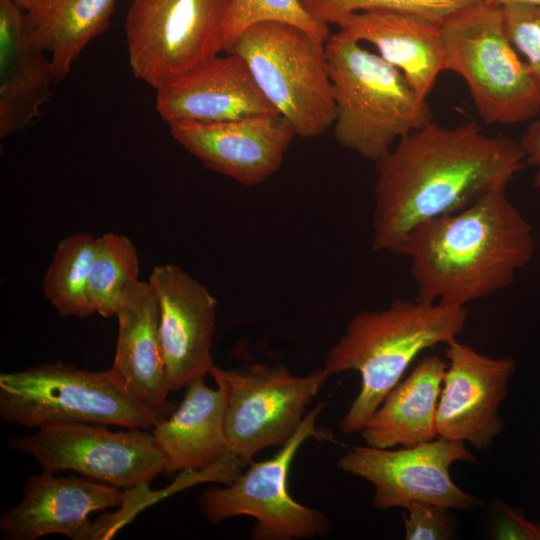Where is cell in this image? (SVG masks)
Here are the masks:
<instances>
[{
    "label": "cell",
    "mask_w": 540,
    "mask_h": 540,
    "mask_svg": "<svg viewBox=\"0 0 540 540\" xmlns=\"http://www.w3.org/2000/svg\"><path fill=\"white\" fill-rule=\"evenodd\" d=\"M377 165L372 248L397 254L417 225L507 188L524 167L517 141L475 122H430L403 136Z\"/></svg>",
    "instance_id": "cell-1"
},
{
    "label": "cell",
    "mask_w": 540,
    "mask_h": 540,
    "mask_svg": "<svg viewBox=\"0 0 540 540\" xmlns=\"http://www.w3.org/2000/svg\"><path fill=\"white\" fill-rule=\"evenodd\" d=\"M507 188L414 227L397 255L410 261L416 299L466 307L509 287L533 258V228Z\"/></svg>",
    "instance_id": "cell-2"
},
{
    "label": "cell",
    "mask_w": 540,
    "mask_h": 540,
    "mask_svg": "<svg viewBox=\"0 0 540 540\" xmlns=\"http://www.w3.org/2000/svg\"><path fill=\"white\" fill-rule=\"evenodd\" d=\"M467 319L466 307L417 299H396L382 310L356 313L323 366L329 376L350 370L361 376L360 391L339 424L341 433L361 432L417 356L457 338Z\"/></svg>",
    "instance_id": "cell-3"
},
{
    "label": "cell",
    "mask_w": 540,
    "mask_h": 540,
    "mask_svg": "<svg viewBox=\"0 0 540 540\" xmlns=\"http://www.w3.org/2000/svg\"><path fill=\"white\" fill-rule=\"evenodd\" d=\"M336 106L334 137L377 163L408 133L432 122L431 107L403 73L338 31L325 44Z\"/></svg>",
    "instance_id": "cell-4"
},
{
    "label": "cell",
    "mask_w": 540,
    "mask_h": 540,
    "mask_svg": "<svg viewBox=\"0 0 540 540\" xmlns=\"http://www.w3.org/2000/svg\"><path fill=\"white\" fill-rule=\"evenodd\" d=\"M170 413L134 397L112 369L90 371L46 363L0 375V418L39 428L92 423L151 429Z\"/></svg>",
    "instance_id": "cell-5"
},
{
    "label": "cell",
    "mask_w": 540,
    "mask_h": 540,
    "mask_svg": "<svg viewBox=\"0 0 540 540\" xmlns=\"http://www.w3.org/2000/svg\"><path fill=\"white\" fill-rule=\"evenodd\" d=\"M445 70L460 75L482 120L513 125L540 111V87L509 41L502 7L479 0L441 21Z\"/></svg>",
    "instance_id": "cell-6"
},
{
    "label": "cell",
    "mask_w": 540,
    "mask_h": 540,
    "mask_svg": "<svg viewBox=\"0 0 540 540\" xmlns=\"http://www.w3.org/2000/svg\"><path fill=\"white\" fill-rule=\"evenodd\" d=\"M325 44L295 25L263 21L248 27L228 52L244 59L261 92L296 136L313 138L336 117Z\"/></svg>",
    "instance_id": "cell-7"
},
{
    "label": "cell",
    "mask_w": 540,
    "mask_h": 540,
    "mask_svg": "<svg viewBox=\"0 0 540 540\" xmlns=\"http://www.w3.org/2000/svg\"><path fill=\"white\" fill-rule=\"evenodd\" d=\"M324 403L307 412L296 433L269 459L251 461L246 471L223 487L206 488L198 504L207 522L218 524L238 516L253 517L252 538L293 540L325 536L328 517L296 501L288 490L291 463L304 442L334 441V435L316 427Z\"/></svg>",
    "instance_id": "cell-8"
},
{
    "label": "cell",
    "mask_w": 540,
    "mask_h": 540,
    "mask_svg": "<svg viewBox=\"0 0 540 540\" xmlns=\"http://www.w3.org/2000/svg\"><path fill=\"white\" fill-rule=\"evenodd\" d=\"M231 0H133L124 31L134 76L155 90L224 50Z\"/></svg>",
    "instance_id": "cell-9"
},
{
    "label": "cell",
    "mask_w": 540,
    "mask_h": 540,
    "mask_svg": "<svg viewBox=\"0 0 540 540\" xmlns=\"http://www.w3.org/2000/svg\"><path fill=\"white\" fill-rule=\"evenodd\" d=\"M209 374L226 390L228 451L245 466L259 451L280 447L296 433L329 377L323 367L299 376L284 366L265 364L237 369L213 365Z\"/></svg>",
    "instance_id": "cell-10"
},
{
    "label": "cell",
    "mask_w": 540,
    "mask_h": 540,
    "mask_svg": "<svg viewBox=\"0 0 540 540\" xmlns=\"http://www.w3.org/2000/svg\"><path fill=\"white\" fill-rule=\"evenodd\" d=\"M37 429L10 438L9 446L35 459L42 471H73L125 490L147 487L165 472V458L148 429L66 422Z\"/></svg>",
    "instance_id": "cell-11"
},
{
    "label": "cell",
    "mask_w": 540,
    "mask_h": 540,
    "mask_svg": "<svg viewBox=\"0 0 540 540\" xmlns=\"http://www.w3.org/2000/svg\"><path fill=\"white\" fill-rule=\"evenodd\" d=\"M456 462L475 464L466 443L436 437L412 447L355 446L337 461L343 472L370 482L373 505L380 510L424 502L471 511L484 503L461 489L450 475Z\"/></svg>",
    "instance_id": "cell-12"
},
{
    "label": "cell",
    "mask_w": 540,
    "mask_h": 540,
    "mask_svg": "<svg viewBox=\"0 0 540 540\" xmlns=\"http://www.w3.org/2000/svg\"><path fill=\"white\" fill-rule=\"evenodd\" d=\"M437 406V434L486 451L504 430L500 406L516 371L510 356L494 358L451 339Z\"/></svg>",
    "instance_id": "cell-13"
},
{
    "label": "cell",
    "mask_w": 540,
    "mask_h": 540,
    "mask_svg": "<svg viewBox=\"0 0 540 540\" xmlns=\"http://www.w3.org/2000/svg\"><path fill=\"white\" fill-rule=\"evenodd\" d=\"M159 306V338L171 392L205 377L212 368L211 345L217 300L179 266L157 265L148 279Z\"/></svg>",
    "instance_id": "cell-14"
},
{
    "label": "cell",
    "mask_w": 540,
    "mask_h": 540,
    "mask_svg": "<svg viewBox=\"0 0 540 540\" xmlns=\"http://www.w3.org/2000/svg\"><path fill=\"white\" fill-rule=\"evenodd\" d=\"M169 127L174 140L205 167L246 186L277 172L296 136L280 114Z\"/></svg>",
    "instance_id": "cell-15"
},
{
    "label": "cell",
    "mask_w": 540,
    "mask_h": 540,
    "mask_svg": "<svg viewBox=\"0 0 540 540\" xmlns=\"http://www.w3.org/2000/svg\"><path fill=\"white\" fill-rule=\"evenodd\" d=\"M21 501L0 517L5 540H36L50 534L91 540L88 516L123 504L121 489L83 476H55L42 471L29 477Z\"/></svg>",
    "instance_id": "cell-16"
},
{
    "label": "cell",
    "mask_w": 540,
    "mask_h": 540,
    "mask_svg": "<svg viewBox=\"0 0 540 540\" xmlns=\"http://www.w3.org/2000/svg\"><path fill=\"white\" fill-rule=\"evenodd\" d=\"M156 110L169 126L279 114L236 53L215 56L156 90Z\"/></svg>",
    "instance_id": "cell-17"
},
{
    "label": "cell",
    "mask_w": 540,
    "mask_h": 540,
    "mask_svg": "<svg viewBox=\"0 0 540 540\" xmlns=\"http://www.w3.org/2000/svg\"><path fill=\"white\" fill-rule=\"evenodd\" d=\"M337 26L351 38L375 46L424 99L445 70L440 21L412 12L378 9L348 15Z\"/></svg>",
    "instance_id": "cell-18"
},
{
    "label": "cell",
    "mask_w": 540,
    "mask_h": 540,
    "mask_svg": "<svg viewBox=\"0 0 540 540\" xmlns=\"http://www.w3.org/2000/svg\"><path fill=\"white\" fill-rule=\"evenodd\" d=\"M50 59L31 36L25 11L0 0V136L15 134L40 116L54 82Z\"/></svg>",
    "instance_id": "cell-19"
},
{
    "label": "cell",
    "mask_w": 540,
    "mask_h": 540,
    "mask_svg": "<svg viewBox=\"0 0 540 540\" xmlns=\"http://www.w3.org/2000/svg\"><path fill=\"white\" fill-rule=\"evenodd\" d=\"M204 379L191 381L180 405L153 427L165 458L164 474L206 469L229 454L224 427L226 390L220 381L211 388Z\"/></svg>",
    "instance_id": "cell-20"
},
{
    "label": "cell",
    "mask_w": 540,
    "mask_h": 540,
    "mask_svg": "<svg viewBox=\"0 0 540 540\" xmlns=\"http://www.w3.org/2000/svg\"><path fill=\"white\" fill-rule=\"evenodd\" d=\"M118 337L111 369L138 400L172 413L159 338V306L149 281H140L120 305Z\"/></svg>",
    "instance_id": "cell-21"
},
{
    "label": "cell",
    "mask_w": 540,
    "mask_h": 540,
    "mask_svg": "<svg viewBox=\"0 0 540 540\" xmlns=\"http://www.w3.org/2000/svg\"><path fill=\"white\" fill-rule=\"evenodd\" d=\"M446 367L435 355L422 358L367 421L361 431L366 445L412 447L438 437L437 406Z\"/></svg>",
    "instance_id": "cell-22"
},
{
    "label": "cell",
    "mask_w": 540,
    "mask_h": 540,
    "mask_svg": "<svg viewBox=\"0 0 540 540\" xmlns=\"http://www.w3.org/2000/svg\"><path fill=\"white\" fill-rule=\"evenodd\" d=\"M117 0H47L25 12L35 42L50 55L55 81L66 78L83 49L108 26Z\"/></svg>",
    "instance_id": "cell-23"
},
{
    "label": "cell",
    "mask_w": 540,
    "mask_h": 540,
    "mask_svg": "<svg viewBox=\"0 0 540 540\" xmlns=\"http://www.w3.org/2000/svg\"><path fill=\"white\" fill-rule=\"evenodd\" d=\"M96 238L77 232L62 239L43 276V292L63 317L85 318L94 314L89 281Z\"/></svg>",
    "instance_id": "cell-24"
},
{
    "label": "cell",
    "mask_w": 540,
    "mask_h": 540,
    "mask_svg": "<svg viewBox=\"0 0 540 540\" xmlns=\"http://www.w3.org/2000/svg\"><path fill=\"white\" fill-rule=\"evenodd\" d=\"M139 258L126 236L106 233L96 238L89 294L94 312L109 318L116 315L129 292L141 281Z\"/></svg>",
    "instance_id": "cell-25"
},
{
    "label": "cell",
    "mask_w": 540,
    "mask_h": 540,
    "mask_svg": "<svg viewBox=\"0 0 540 540\" xmlns=\"http://www.w3.org/2000/svg\"><path fill=\"white\" fill-rule=\"evenodd\" d=\"M263 21L295 25L314 37L327 41L329 26L313 19L299 0H231L223 31L224 51H229L250 26Z\"/></svg>",
    "instance_id": "cell-26"
},
{
    "label": "cell",
    "mask_w": 540,
    "mask_h": 540,
    "mask_svg": "<svg viewBox=\"0 0 540 540\" xmlns=\"http://www.w3.org/2000/svg\"><path fill=\"white\" fill-rule=\"evenodd\" d=\"M316 21L337 25L353 13L370 10H397L416 13L442 21L454 11L479 0H299Z\"/></svg>",
    "instance_id": "cell-27"
},
{
    "label": "cell",
    "mask_w": 540,
    "mask_h": 540,
    "mask_svg": "<svg viewBox=\"0 0 540 540\" xmlns=\"http://www.w3.org/2000/svg\"><path fill=\"white\" fill-rule=\"evenodd\" d=\"M506 35L524 57L540 87V5L511 4L502 7Z\"/></svg>",
    "instance_id": "cell-28"
},
{
    "label": "cell",
    "mask_w": 540,
    "mask_h": 540,
    "mask_svg": "<svg viewBox=\"0 0 540 540\" xmlns=\"http://www.w3.org/2000/svg\"><path fill=\"white\" fill-rule=\"evenodd\" d=\"M404 509L405 539L449 540L453 537L455 522L452 509L424 502H411Z\"/></svg>",
    "instance_id": "cell-29"
},
{
    "label": "cell",
    "mask_w": 540,
    "mask_h": 540,
    "mask_svg": "<svg viewBox=\"0 0 540 540\" xmlns=\"http://www.w3.org/2000/svg\"><path fill=\"white\" fill-rule=\"evenodd\" d=\"M490 536L496 540H540V523L526 517L520 508L494 498L491 503Z\"/></svg>",
    "instance_id": "cell-30"
},
{
    "label": "cell",
    "mask_w": 540,
    "mask_h": 540,
    "mask_svg": "<svg viewBox=\"0 0 540 540\" xmlns=\"http://www.w3.org/2000/svg\"><path fill=\"white\" fill-rule=\"evenodd\" d=\"M524 162L534 170L533 185L540 188V120L532 122L518 141Z\"/></svg>",
    "instance_id": "cell-31"
},
{
    "label": "cell",
    "mask_w": 540,
    "mask_h": 540,
    "mask_svg": "<svg viewBox=\"0 0 540 540\" xmlns=\"http://www.w3.org/2000/svg\"><path fill=\"white\" fill-rule=\"evenodd\" d=\"M23 11L29 12L41 6L47 0H12Z\"/></svg>",
    "instance_id": "cell-32"
},
{
    "label": "cell",
    "mask_w": 540,
    "mask_h": 540,
    "mask_svg": "<svg viewBox=\"0 0 540 540\" xmlns=\"http://www.w3.org/2000/svg\"><path fill=\"white\" fill-rule=\"evenodd\" d=\"M484 1H486L489 4L499 6V7H504L511 4H520V3L540 5V0H484Z\"/></svg>",
    "instance_id": "cell-33"
}]
</instances>
